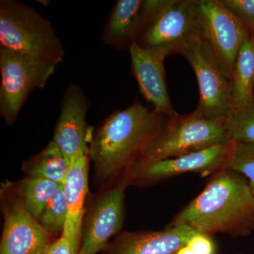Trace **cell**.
I'll return each instance as SVG.
<instances>
[{"label": "cell", "instance_id": "6da1fadb", "mask_svg": "<svg viewBox=\"0 0 254 254\" xmlns=\"http://www.w3.org/2000/svg\"><path fill=\"white\" fill-rule=\"evenodd\" d=\"M168 120L138 101L110 115L90 138L97 182L103 187L129 173Z\"/></svg>", "mask_w": 254, "mask_h": 254}, {"label": "cell", "instance_id": "44dd1931", "mask_svg": "<svg viewBox=\"0 0 254 254\" xmlns=\"http://www.w3.org/2000/svg\"><path fill=\"white\" fill-rule=\"evenodd\" d=\"M232 141L254 144V102L227 117Z\"/></svg>", "mask_w": 254, "mask_h": 254}, {"label": "cell", "instance_id": "8992f818", "mask_svg": "<svg viewBox=\"0 0 254 254\" xmlns=\"http://www.w3.org/2000/svg\"><path fill=\"white\" fill-rule=\"evenodd\" d=\"M193 68L198 87L199 103L195 111L205 118H227L234 110L231 81L213 48L199 35L192 37L180 54Z\"/></svg>", "mask_w": 254, "mask_h": 254}, {"label": "cell", "instance_id": "83f0119b", "mask_svg": "<svg viewBox=\"0 0 254 254\" xmlns=\"http://www.w3.org/2000/svg\"><path fill=\"white\" fill-rule=\"evenodd\" d=\"M252 34H253L254 36V28L253 30H252Z\"/></svg>", "mask_w": 254, "mask_h": 254}, {"label": "cell", "instance_id": "7402d4cb", "mask_svg": "<svg viewBox=\"0 0 254 254\" xmlns=\"http://www.w3.org/2000/svg\"><path fill=\"white\" fill-rule=\"evenodd\" d=\"M227 169L240 173L247 179L254 195V144L235 142Z\"/></svg>", "mask_w": 254, "mask_h": 254}, {"label": "cell", "instance_id": "ac0fdd59", "mask_svg": "<svg viewBox=\"0 0 254 254\" xmlns=\"http://www.w3.org/2000/svg\"><path fill=\"white\" fill-rule=\"evenodd\" d=\"M70 164L52 140L46 148L25 160L22 170L26 176L41 177L63 184Z\"/></svg>", "mask_w": 254, "mask_h": 254}, {"label": "cell", "instance_id": "cb8c5ba5", "mask_svg": "<svg viewBox=\"0 0 254 254\" xmlns=\"http://www.w3.org/2000/svg\"><path fill=\"white\" fill-rule=\"evenodd\" d=\"M172 0H143L141 14L140 35L155 17L160 14ZM139 35V36H140ZM139 37V36H138Z\"/></svg>", "mask_w": 254, "mask_h": 254}, {"label": "cell", "instance_id": "e0dca14e", "mask_svg": "<svg viewBox=\"0 0 254 254\" xmlns=\"http://www.w3.org/2000/svg\"><path fill=\"white\" fill-rule=\"evenodd\" d=\"M254 36L252 33L241 46L232 71L231 91L234 109L254 102Z\"/></svg>", "mask_w": 254, "mask_h": 254}, {"label": "cell", "instance_id": "52a82bcc", "mask_svg": "<svg viewBox=\"0 0 254 254\" xmlns=\"http://www.w3.org/2000/svg\"><path fill=\"white\" fill-rule=\"evenodd\" d=\"M129 185L128 175L103 187L86 208L78 254H97L109 245L112 237L123 226L125 192Z\"/></svg>", "mask_w": 254, "mask_h": 254}, {"label": "cell", "instance_id": "9a60e30c", "mask_svg": "<svg viewBox=\"0 0 254 254\" xmlns=\"http://www.w3.org/2000/svg\"><path fill=\"white\" fill-rule=\"evenodd\" d=\"M88 155H81L70 164L63 182L67 206V217L62 236L69 241L78 254L81 247V227L88 192Z\"/></svg>", "mask_w": 254, "mask_h": 254}, {"label": "cell", "instance_id": "9c48e42d", "mask_svg": "<svg viewBox=\"0 0 254 254\" xmlns=\"http://www.w3.org/2000/svg\"><path fill=\"white\" fill-rule=\"evenodd\" d=\"M198 34L209 43L231 81L237 54L250 35L244 26L220 4L218 0H194Z\"/></svg>", "mask_w": 254, "mask_h": 254}, {"label": "cell", "instance_id": "3957f363", "mask_svg": "<svg viewBox=\"0 0 254 254\" xmlns=\"http://www.w3.org/2000/svg\"><path fill=\"white\" fill-rule=\"evenodd\" d=\"M231 141L227 118L210 119L195 111L188 115L177 113L168 118L163 129L147 147L131 170Z\"/></svg>", "mask_w": 254, "mask_h": 254}, {"label": "cell", "instance_id": "2e32d148", "mask_svg": "<svg viewBox=\"0 0 254 254\" xmlns=\"http://www.w3.org/2000/svg\"><path fill=\"white\" fill-rule=\"evenodd\" d=\"M143 0H118L107 20L102 40L117 50H129L140 35Z\"/></svg>", "mask_w": 254, "mask_h": 254}, {"label": "cell", "instance_id": "5bb4252c", "mask_svg": "<svg viewBox=\"0 0 254 254\" xmlns=\"http://www.w3.org/2000/svg\"><path fill=\"white\" fill-rule=\"evenodd\" d=\"M197 232L187 225L160 231L125 232L109 244L105 254H175Z\"/></svg>", "mask_w": 254, "mask_h": 254}, {"label": "cell", "instance_id": "5b68a950", "mask_svg": "<svg viewBox=\"0 0 254 254\" xmlns=\"http://www.w3.org/2000/svg\"><path fill=\"white\" fill-rule=\"evenodd\" d=\"M58 64L0 46V115L14 125L30 93L43 89Z\"/></svg>", "mask_w": 254, "mask_h": 254}, {"label": "cell", "instance_id": "d4e9b609", "mask_svg": "<svg viewBox=\"0 0 254 254\" xmlns=\"http://www.w3.org/2000/svg\"><path fill=\"white\" fill-rule=\"evenodd\" d=\"M187 245L197 254H215V244L210 235L197 232Z\"/></svg>", "mask_w": 254, "mask_h": 254}, {"label": "cell", "instance_id": "ffe728a7", "mask_svg": "<svg viewBox=\"0 0 254 254\" xmlns=\"http://www.w3.org/2000/svg\"><path fill=\"white\" fill-rule=\"evenodd\" d=\"M67 217V206L63 183L60 184L42 215V227L55 238L63 235Z\"/></svg>", "mask_w": 254, "mask_h": 254}, {"label": "cell", "instance_id": "7a4b0ae2", "mask_svg": "<svg viewBox=\"0 0 254 254\" xmlns=\"http://www.w3.org/2000/svg\"><path fill=\"white\" fill-rule=\"evenodd\" d=\"M175 225H187L205 235L247 236L254 229V195L248 180L228 169L214 174L168 226Z\"/></svg>", "mask_w": 254, "mask_h": 254}, {"label": "cell", "instance_id": "30bf717a", "mask_svg": "<svg viewBox=\"0 0 254 254\" xmlns=\"http://www.w3.org/2000/svg\"><path fill=\"white\" fill-rule=\"evenodd\" d=\"M198 35L194 0H172L148 24L136 43L164 58L180 54L187 42Z\"/></svg>", "mask_w": 254, "mask_h": 254}, {"label": "cell", "instance_id": "4fadbf2b", "mask_svg": "<svg viewBox=\"0 0 254 254\" xmlns=\"http://www.w3.org/2000/svg\"><path fill=\"white\" fill-rule=\"evenodd\" d=\"M131 71L139 91L156 113L170 118L176 115L169 97L163 62L165 58L133 43L129 50Z\"/></svg>", "mask_w": 254, "mask_h": 254}, {"label": "cell", "instance_id": "7c38bea8", "mask_svg": "<svg viewBox=\"0 0 254 254\" xmlns=\"http://www.w3.org/2000/svg\"><path fill=\"white\" fill-rule=\"evenodd\" d=\"M89 102L81 87L71 83L66 88L53 141L71 164L81 155H88L92 132L86 123Z\"/></svg>", "mask_w": 254, "mask_h": 254}, {"label": "cell", "instance_id": "d6986e66", "mask_svg": "<svg viewBox=\"0 0 254 254\" xmlns=\"http://www.w3.org/2000/svg\"><path fill=\"white\" fill-rule=\"evenodd\" d=\"M60 185L47 179L31 176H26L16 183L25 208L38 222Z\"/></svg>", "mask_w": 254, "mask_h": 254}, {"label": "cell", "instance_id": "8fae6325", "mask_svg": "<svg viewBox=\"0 0 254 254\" xmlns=\"http://www.w3.org/2000/svg\"><path fill=\"white\" fill-rule=\"evenodd\" d=\"M235 145L232 141L191 154L147 164L127 173L129 185H153L185 173L213 175L228 168Z\"/></svg>", "mask_w": 254, "mask_h": 254}, {"label": "cell", "instance_id": "484cf974", "mask_svg": "<svg viewBox=\"0 0 254 254\" xmlns=\"http://www.w3.org/2000/svg\"><path fill=\"white\" fill-rule=\"evenodd\" d=\"M45 254H77L69 241L61 236L53 242Z\"/></svg>", "mask_w": 254, "mask_h": 254}, {"label": "cell", "instance_id": "ba28073f", "mask_svg": "<svg viewBox=\"0 0 254 254\" xmlns=\"http://www.w3.org/2000/svg\"><path fill=\"white\" fill-rule=\"evenodd\" d=\"M0 198L4 217L0 254H46L57 239L28 213L16 183L4 182Z\"/></svg>", "mask_w": 254, "mask_h": 254}, {"label": "cell", "instance_id": "603a6c76", "mask_svg": "<svg viewBox=\"0 0 254 254\" xmlns=\"http://www.w3.org/2000/svg\"><path fill=\"white\" fill-rule=\"evenodd\" d=\"M220 4L237 21L248 28H254V0H218Z\"/></svg>", "mask_w": 254, "mask_h": 254}, {"label": "cell", "instance_id": "4316f807", "mask_svg": "<svg viewBox=\"0 0 254 254\" xmlns=\"http://www.w3.org/2000/svg\"><path fill=\"white\" fill-rule=\"evenodd\" d=\"M175 254H197L194 251L187 245L180 249Z\"/></svg>", "mask_w": 254, "mask_h": 254}, {"label": "cell", "instance_id": "277c9868", "mask_svg": "<svg viewBox=\"0 0 254 254\" xmlns=\"http://www.w3.org/2000/svg\"><path fill=\"white\" fill-rule=\"evenodd\" d=\"M0 46L57 64L65 55L50 21L33 6L16 0L0 1Z\"/></svg>", "mask_w": 254, "mask_h": 254}]
</instances>
